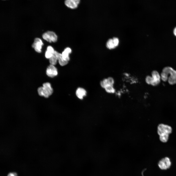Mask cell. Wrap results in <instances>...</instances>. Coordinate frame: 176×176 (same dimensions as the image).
Masks as SVG:
<instances>
[{
  "label": "cell",
  "mask_w": 176,
  "mask_h": 176,
  "mask_svg": "<svg viewBox=\"0 0 176 176\" xmlns=\"http://www.w3.org/2000/svg\"><path fill=\"white\" fill-rule=\"evenodd\" d=\"M172 131V129L170 126L163 124L159 125L158 127L157 132L160 136V141L164 143L167 142L169 135Z\"/></svg>",
  "instance_id": "6da1fadb"
},
{
  "label": "cell",
  "mask_w": 176,
  "mask_h": 176,
  "mask_svg": "<svg viewBox=\"0 0 176 176\" xmlns=\"http://www.w3.org/2000/svg\"><path fill=\"white\" fill-rule=\"evenodd\" d=\"M37 91L39 95L48 98L52 95L53 90L50 84L47 82L43 84V86L39 88Z\"/></svg>",
  "instance_id": "7a4b0ae2"
},
{
  "label": "cell",
  "mask_w": 176,
  "mask_h": 176,
  "mask_svg": "<svg viewBox=\"0 0 176 176\" xmlns=\"http://www.w3.org/2000/svg\"><path fill=\"white\" fill-rule=\"evenodd\" d=\"M151 75V77L149 76H146L145 79L146 82L153 86L158 85L160 82V75L156 70L153 71L152 72Z\"/></svg>",
  "instance_id": "3957f363"
},
{
  "label": "cell",
  "mask_w": 176,
  "mask_h": 176,
  "mask_svg": "<svg viewBox=\"0 0 176 176\" xmlns=\"http://www.w3.org/2000/svg\"><path fill=\"white\" fill-rule=\"evenodd\" d=\"M162 71L169 74L168 81L169 83L171 85L176 84V71L172 68L169 66L165 67Z\"/></svg>",
  "instance_id": "277c9868"
},
{
  "label": "cell",
  "mask_w": 176,
  "mask_h": 176,
  "mask_svg": "<svg viewBox=\"0 0 176 176\" xmlns=\"http://www.w3.org/2000/svg\"><path fill=\"white\" fill-rule=\"evenodd\" d=\"M43 38L47 41L51 43L55 42L57 40V36L55 32L48 31L44 33L42 35Z\"/></svg>",
  "instance_id": "5b68a950"
},
{
  "label": "cell",
  "mask_w": 176,
  "mask_h": 176,
  "mask_svg": "<svg viewBox=\"0 0 176 176\" xmlns=\"http://www.w3.org/2000/svg\"><path fill=\"white\" fill-rule=\"evenodd\" d=\"M171 163L170 158L167 157L163 158L158 162V165L161 170H165L169 168Z\"/></svg>",
  "instance_id": "8992f818"
},
{
  "label": "cell",
  "mask_w": 176,
  "mask_h": 176,
  "mask_svg": "<svg viewBox=\"0 0 176 176\" xmlns=\"http://www.w3.org/2000/svg\"><path fill=\"white\" fill-rule=\"evenodd\" d=\"M43 45V43L42 40L38 38H35L34 42L32 45V47L34 48L35 51L38 53L41 52V49L42 46Z\"/></svg>",
  "instance_id": "52a82bcc"
},
{
  "label": "cell",
  "mask_w": 176,
  "mask_h": 176,
  "mask_svg": "<svg viewBox=\"0 0 176 176\" xmlns=\"http://www.w3.org/2000/svg\"><path fill=\"white\" fill-rule=\"evenodd\" d=\"M46 75L51 77H53L56 76L58 72L56 68L54 65L50 64L47 68L46 71Z\"/></svg>",
  "instance_id": "ba28073f"
},
{
  "label": "cell",
  "mask_w": 176,
  "mask_h": 176,
  "mask_svg": "<svg viewBox=\"0 0 176 176\" xmlns=\"http://www.w3.org/2000/svg\"><path fill=\"white\" fill-rule=\"evenodd\" d=\"M80 2V0H66L64 3L68 8L71 9L77 8Z\"/></svg>",
  "instance_id": "9c48e42d"
},
{
  "label": "cell",
  "mask_w": 176,
  "mask_h": 176,
  "mask_svg": "<svg viewBox=\"0 0 176 176\" xmlns=\"http://www.w3.org/2000/svg\"><path fill=\"white\" fill-rule=\"evenodd\" d=\"M114 80L113 78L109 77L104 79L100 82V85L103 88H105L107 87L110 86H113Z\"/></svg>",
  "instance_id": "30bf717a"
},
{
  "label": "cell",
  "mask_w": 176,
  "mask_h": 176,
  "mask_svg": "<svg viewBox=\"0 0 176 176\" xmlns=\"http://www.w3.org/2000/svg\"><path fill=\"white\" fill-rule=\"evenodd\" d=\"M72 52L71 49L69 47H67L65 49L62 53L63 59L65 61H68L70 60L69 54Z\"/></svg>",
  "instance_id": "8fae6325"
},
{
  "label": "cell",
  "mask_w": 176,
  "mask_h": 176,
  "mask_svg": "<svg viewBox=\"0 0 176 176\" xmlns=\"http://www.w3.org/2000/svg\"><path fill=\"white\" fill-rule=\"evenodd\" d=\"M59 53L55 50L52 57L49 59L50 64L55 65L57 63Z\"/></svg>",
  "instance_id": "7c38bea8"
},
{
  "label": "cell",
  "mask_w": 176,
  "mask_h": 176,
  "mask_svg": "<svg viewBox=\"0 0 176 176\" xmlns=\"http://www.w3.org/2000/svg\"><path fill=\"white\" fill-rule=\"evenodd\" d=\"M87 92L84 88H79L77 89L76 92V94L77 97L80 99H82L83 97L86 96Z\"/></svg>",
  "instance_id": "4fadbf2b"
},
{
  "label": "cell",
  "mask_w": 176,
  "mask_h": 176,
  "mask_svg": "<svg viewBox=\"0 0 176 176\" xmlns=\"http://www.w3.org/2000/svg\"><path fill=\"white\" fill-rule=\"evenodd\" d=\"M55 51L54 48L51 46H48L45 54V57L49 59L52 56Z\"/></svg>",
  "instance_id": "5bb4252c"
},
{
  "label": "cell",
  "mask_w": 176,
  "mask_h": 176,
  "mask_svg": "<svg viewBox=\"0 0 176 176\" xmlns=\"http://www.w3.org/2000/svg\"><path fill=\"white\" fill-rule=\"evenodd\" d=\"M106 46L109 49H113L116 47L112 39H109L107 42Z\"/></svg>",
  "instance_id": "9a60e30c"
},
{
  "label": "cell",
  "mask_w": 176,
  "mask_h": 176,
  "mask_svg": "<svg viewBox=\"0 0 176 176\" xmlns=\"http://www.w3.org/2000/svg\"><path fill=\"white\" fill-rule=\"evenodd\" d=\"M59 63L61 66H64L67 65L68 62V61H65L63 58L62 54L59 53L58 59Z\"/></svg>",
  "instance_id": "2e32d148"
},
{
  "label": "cell",
  "mask_w": 176,
  "mask_h": 176,
  "mask_svg": "<svg viewBox=\"0 0 176 176\" xmlns=\"http://www.w3.org/2000/svg\"><path fill=\"white\" fill-rule=\"evenodd\" d=\"M104 89L106 91L109 93H113L115 92V90L113 87V86H108Z\"/></svg>",
  "instance_id": "e0dca14e"
},
{
  "label": "cell",
  "mask_w": 176,
  "mask_h": 176,
  "mask_svg": "<svg viewBox=\"0 0 176 176\" xmlns=\"http://www.w3.org/2000/svg\"><path fill=\"white\" fill-rule=\"evenodd\" d=\"M112 39L115 46L116 47L118 46L119 43V39L118 38L116 37H114Z\"/></svg>",
  "instance_id": "ac0fdd59"
},
{
  "label": "cell",
  "mask_w": 176,
  "mask_h": 176,
  "mask_svg": "<svg viewBox=\"0 0 176 176\" xmlns=\"http://www.w3.org/2000/svg\"><path fill=\"white\" fill-rule=\"evenodd\" d=\"M7 176H17V174L15 173H11L8 174Z\"/></svg>",
  "instance_id": "d6986e66"
},
{
  "label": "cell",
  "mask_w": 176,
  "mask_h": 176,
  "mask_svg": "<svg viewBox=\"0 0 176 176\" xmlns=\"http://www.w3.org/2000/svg\"><path fill=\"white\" fill-rule=\"evenodd\" d=\"M174 33L175 35L176 36V27L175 28L174 30Z\"/></svg>",
  "instance_id": "ffe728a7"
}]
</instances>
